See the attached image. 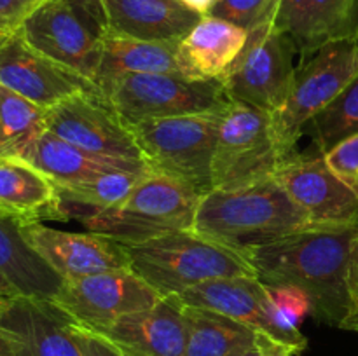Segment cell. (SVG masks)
Masks as SVG:
<instances>
[{
  "label": "cell",
  "instance_id": "obj_1",
  "mask_svg": "<svg viewBox=\"0 0 358 356\" xmlns=\"http://www.w3.org/2000/svg\"><path fill=\"white\" fill-rule=\"evenodd\" d=\"M358 223L315 225L254 248L243 255L266 285L301 286L313 302V316L343 323L348 307L346 274Z\"/></svg>",
  "mask_w": 358,
  "mask_h": 356
},
{
  "label": "cell",
  "instance_id": "obj_2",
  "mask_svg": "<svg viewBox=\"0 0 358 356\" xmlns=\"http://www.w3.org/2000/svg\"><path fill=\"white\" fill-rule=\"evenodd\" d=\"M315 227L275 178L201 198L192 230L245 255L254 248Z\"/></svg>",
  "mask_w": 358,
  "mask_h": 356
},
{
  "label": "cell",
  "instance_id": "obj_3",
  "mask_svg": "<svg viewBox=\"0 0 358 356\" xmlns=\"http://www.w3.org/2000/svg\"><path fill=\"white\" fill-rule=\"evenodd\" d=\"M205 192L178 178L147 171L121 205L84 209L62 202L63 220L76 218L90 232L129 246L166 234L192 230Z\"/></svg>",
  "mask_w": 358,
  "mask_h": 356
},
{
  "label": "cell",
  "instance_id": "obj_4",
  "mask_svg": "<svg viewBox=\"0 0 358 356\" xmlns=\"http://www.w3.org/2000/svg\"><path fill=\"white\" fill-rule=\"evenodd\" d=\"M131 269L161 295H180L185 290L217 278L254 276V267L238 251L194 230L166 234L140 244H129Z\"/></svg>",
  "mask_w": 358,
  "mask_h": 356
},
{
  "label": "cell",
  "instance_id": "obj_5",
  "mask_svg": "<svg viewBox=\"0 0 358 356\" xmlns=\"http://www.w3.org/2000/svg\"><path fill=\"white\" fill-rule=\"evenodd\" d=\"M224 107L150 119L128 128L150 170L187 181L206 194L212 191V161Z\"/></svg>",
  "mask_w": 358,
  "mask_h": 356
},
{
  "label": "cell",
  "instance_id": "obj_6",
  "mask_svg": "<svg viewBox=\"0 0 358 356\" xmlns=\"http://www.w3.org/2000/svg\"><path fill=\"white\" fill-rule=\"evenodd\" d=\"M358 75V38L332 42L296 66L287 101L273 117L283 161L296 154L304 128Z\"/></svg>",
  "mask_w": 358,
  "mask_h": 356
},
{
  "label": "cell",
  "instance_id": "obj_7",
  "mask_svg": "<svg viewBox=\"0 0 358 356\" xmlns=\"http://www.w3.org/2000/svg\"><path fill=\"white\" fill-rule=\"evenodd\" d=\"M282 163L271 114L227 101L212 161V191H236L269 180Z\"/></svg>",
  "mask_w": 358,
  "mask_h": 356
},
{
  "label": "cell",
  "instance_id": "obj_8",
  "mask_svg": "<svg viewBox=\"0 0 358 356\" xmlns=\"http://www.w3.org/2000/svg\"><path fill=\"white\" fill-rule=\"evenodd\" d=\"M126 126L150 119L203 114L229 101L222 80H199L182 73H131L100 89Z\"/></svg>",
  "mask_w": 358,
  "mask_h": 356
},
{
  "label": "cell",
  "instance_id": "obj_9",
  "mask_svg": "<svg viewBox=\"0 0 358 356\" xmlns=\"http://www.w3.org/2000/svg\"><path fill=\"white\" fill-rule=\"evenodd\" d=\"M296 54L292 42L273 21L248 31L243 51L222 79L227 98L273 115L289 98Z\"/></svg>",
  "mask_w": 358,
  "mask_h": 356
},
{
  "label": "cell",
  "instance_id": "obj_10",
  "mask_svg": "<svg viewBox=\"0 0 358 356\" xmlns=\"http://www.w3.org/2000/svg\"><path fill=\"white\" fill-rule=\"evenodd\" d=\"M161 297L128 267L66 279L51 302L80 327L101 332L126 314L149 309Z\"/></svg>",
  "mask_w": 358,
  "mask_h": 356
},
{
  "label": "cell",
  "instance_id": "obj_11",
  "mask_svg": "<svg viewBox=\"0 0 358 356\" xmlns=\"http://www.w3.org/2000/svg\"><path fill=\"white\" fill-rule=\"evenodd\" d=\"M45 129L94 156L147 164L128 126L98 93H77L48 108Z\"/></svg>",
  "mask_w": 358,
  "mask_h": 356
},
{
  "label": "cell",
  "instance_id": "obj_12",
  "mask_svg": "<svg viewBox=\"0 0 358 356\" xmlns=\"http://www.w3.org/2000/svg\"><path fill=\"white\" fill-rule=\"evenodd\" d=\"M17 31L38 52L94 84L101 61L100 34L69 2L45 0Z\"/></svg>",
  "mask_w": 358,
  "mask_h": 356
},
{
  "label": "cell",
  "instance_id": "obj_13",
  "mask_svg": "<svg viewBox=\"0 0 358 356\" xmlns=\"http://www.w3.org/2000/svg\"><path fill=\"white\" fill-rule=\"evenodd\" d=\"M273 178L315 225L358 223L357 195L332 173L320 154H292Z\"/></svg>",
  "mask_w": 358,
  "mask_h": 356
},
{
  "label": "cell",
  "instance_id": "obj_14",
  "mask_svg": "<svg viewBox=\"0 0 358 356\" xmlns=\"http://www.w3.org/2000/svg\"><path fill=\"white\" fill-rule=\"evenodd\" d=\"M0 84L42 108L55 107L77 93L100 94L91 80L38 52L20 31L0 44Z\"/></svg>",
  "mask_w": 358,
  "mask_h": 356
},
{
  "label": "cell",
  "instance_id": "obj_15",
  "mask_svg": "<svg viewBox=\"0 0 358 356\" xmlns=\"http://www.w3.org/2000/svg\"><path fill=\"white\" fill-rule=\"evenodd\" d=\"M21 234L65 281L131 267L124 244L90 230L69 232L42 222H27L21 223Z\"/></svg>",
  "mask_w": 358,
  "mask_h": 356
},
{
  "label": "cell",
  "instance_id": "obj_16",
  "mask_svg": "<svg viewBox=\"0 0 358 356\" xmlns=\"http://www.w3.org/2000/svg\"><path fill=\"white\" fill-rule=\"evenodd\" d=\"M13 356H83L72 332V318L51 300L16 295L0 313Z\"/></svg>",
  "mask_w": 358,
  "mask_h": 356
},
{
  "label": "cell",
  "instance_id": "obj_17",
  "mask_svg": "<svg viewBox=\"0 0 358 356\" xmlns=\"http://www.w3.org/2000/svg\"><path fill=\"white\" fill-rule=\"evenodd\" d=\"M100 334L128 356H185V304L180 295H164L149 309L119 318Z\"/></svg>",
  "mask_w": 358,
  "mask_h": 356
},
{
  "label": "cell",
  "instance_id": "obj_18",
  "mask_svg": "<svg viewBox=\"0 0 358 356\" xmlns=\"http://www.w3.org/2000/svg\"><path fill=\"white\" fill-rule=\"evenodd\" d=\"M273 24L301 63L324 45L358 37V0H280Z\"/></svg>",
  "mask_w": 358,
  "mask_h": 356
},
{
  "label": "cell",
  "instance_id": "obj_19",
  "mask_svg": "<svg viewBox=\"0 0 358 356\" xmlns=\"http://www.w3.org/2000/svg\"><path fill=\"white\" fill-rule=\"evenodd\" d=\"M180 299L184 300L185 306L215 311L247 325L257 334L268 335L273 341L283 344L269 316L266 285L259 278L234 276V278L210 279L182 292Z\"/></svg>",
  "mask_w": 358,
  "mask_h": 356
},
{
  "label": "cell",
  "instance_id": "obj_20",
  "mask_svg": "<svg viewBox=\"0 0 358 356\" xmlns=\"http://www.w3.org/2000/svg\"><path fill=\"white\" fill-rule=\"evenodd\" d=\"M101 31L140 40H182L201 20L178 0H107Z\"/></svg>",
  "mask_w": 358,
  "mask_h": 356
},
{
  "label": "cell",
  "instance_id": "obj_21",
  "mask_svg": "<svg viewBox=\"0 0 358 356\" xmlns=\"http://www.w3.org/2000/svg\"><path fill=\"white\" fill-rule=\"evenodd\" d=\"M248 31L215 16H203L178 42L180 73L199 80H222L247 44Z\"/></svg>",
  "mask_w": 358,
  "mask_h": 356
},
{
  "label": "cell",
  "instance_id": "obj_22",
  "mask_svg": "<svg viewBox=\"0 0 358 356\" xmlns=\"http://www.w3.org/2000/svg\"><path fill=\"white\" fill-rule=\"evenodd\" d=\"M0 213L20 222L63 220L58 188L24 159L0 157Z\"/></svg>",
  "mask_w": 358,
  "mask_h": 356
},
{
  "label": "cell",
  "instance_id": "obj_23",
  "mask_svg": "<svg viewBox=\"0 0 358 356\" xmlns=\"http://www.w3.org/2000/svg\"><path fill=\"white\" fill-rule=\"evenodd\" d=\"M21 223L0 213V276L20 295L52 300L65 279L27 243Z\"/></svg>",
  "mask_w": 358,
  "mask_h": 356
},
{
  "label": "cell",
  "instance_id": "obj_24",
  "mask_svg": "<svg viewBox=\"0 0 358 356\" xmlns=\"http://www.w3.org/2000/svg\"><path fill=\"white\" fill-rule=\"evenodd\" d=\"M100 40L101 61L94 79L98 91L131 73H180L177 58L180 40H140L112 31H101Z\"/></svg>",
  "mask_w": 358,
  "mask_h": 356
},
{
  "label": "cell",
  "instance_id": "obj_25",
  "mask_svg": "<svg viewBox=\"0 0 358 356\" xmlns=\"http://www.w3.org/2000/svg\"><path fill=\"white\" fill-rule=\"evenodd\" d=\"M23 159L37 168L41 173H44L49 180H52L56 187H66V185H73L77 181L90 180L91 177H96L103 171L115 170V168L138 171V173L150 171L147 164L124 163V161L94 156V154L86 152V150L65 142L51 131L42 133L37 142L24 154Z\"/></svg>",
  "mask_w": 358,
  "mask_h": 356
},
{
  "label": "cell",
  "instance_id": "obj_26",
  "mask_svg": "<svg viewBox=\"0 0 358 356\" xmlns=\"http://www.w3.org/2000/svg\"><path fill=\"white\" fill-rule=\"evenodd\" d=\"M185 356H243L257 348V332L229 316L185 306Z\"/></svg>",
  "mask_w": 358,
  "mask_h": 356
},
{
  "label": "cell",
  "instance_id": "obj_27",
  "mask_svg": "<svg viewBox=\"0 0 358 356\" xmlns=\"http://www.w3.org/2000/svg\"><path fill=\"white\" fill-rule=\"evenodd\" d=\"M45 115L48 108L0 84V157L23 159L38 136L48 131Z\"/></svg>",
  "mask_w": 358,
  "mask_h": 356
},
{
  "label": "cell",
  "instance_id": "obj_28",
  "mask_svg": "<svg viewBox=\"0 0 358 356\" xmlns=\"http://www.w3.org/2000/svg\"><path fill=\"white\" fill-rule=\"evenodd\" d=\"M143 175L145 173L115 168L91 177L90 180L56 188L65 205L80 206L84 209H107L121 205Z\"/></svg>",
  "mask_w": 358,
  "mask_h": 356
},
{
  "label": "cell",
  "instance_id": "obj_29",
  "mask_svg": "<svg viewBox=\"0 0 358 356\" xmlns=\"http://www.w3.org/2000/svg\"><path fill=\"white\" fill-rule=\"evenodd\" d=\"M266 292L273 325L278 330L283 344L299 355L308 348V339L301 334L299 325L308 314L313 313L311 297L296 285H266Z\"/></svg>",
  "mask_w": 358,
  "mask_h": 356
},
{
  "label": "cell",
  "instance_id": "obj_30",
  "mask_svg": "<svg viewBox=\"0 0 358 356\" xmlns=\"http://www.w3.org/2000/svg\"><path fill=\"white\" fill-rule=\"evenodd\" d=\"M320 156L343 140L358 135V75L352 84L311 121Z\"/></svg>",
  "mask_w": 358,
  "mask_h": 356
},
{
  "label": "cell",
  "instance_id": "obj_31",
  "mask_svg": "<svg viewBox=\"0 0 358 356\" xmlns=\"http://www.w3.org/2000/svg\"><path fill=\"white\" fill-rule=\"evenodd\" d=\"M278 3L280 0H217L208 16L220 17L252 31L275 20Z\"/></svg>",
  "mask_w": 358,
  "mask_h": 356
},
{
  "label": "cell",
  "instance_id": "obj_32",
  "mask_svg": "<svg viewBox=\"0 0 358 356\" xmlns=\"http://www.w3.org/2000/svg\"><path fill=\"white\" fill-rule=\"evenodd\" d=\"M332 173L357 195L358 199V135L343 140L324 154Z\"/></svg>",
  "mask_w": 358,
  "mask_h": 356
},
{
  "label": "cell",
  "instance_id": "obj_33",
  "mask_svg": "<svg viewBox=\"0 0 358 356\" xmlns=\"http://www.w3.org/2000/svg\"><path fill=\"white\" fill-rule=\"evenodd\" d=\"M72 332L83 356H128L100 332L80 327L72 320Z\"/></svg>",
  "mask_w": 358,
  "mask_h": 356
},
{
  "label": "cell",
  "instance_id": "obj_34",
  "mask_svg": "<svg viewBox=\"0 0 358 356\" xmlns=\"http://www.w3.org/2000/svg\"><path fill=\"white\" fill-rule=\"evenodd\" d=\"M44 2L45 0H0V30L9 34L17 31Z\"/></svg>",
  "mask_w": 358,
  "mask_h": 356
},
{
  "label": "cell",
  "instance_id": "obj_35",
  "mask_svg": "<svg viewBox=\"0 0 358 356\" xmlns=\"http://www.w3.org/2000/svg\"><path fill=\"white\" fill-rule=\"evenodd\" d=\"M346 292H348V307L339 328L358 332V236L353 243L350 255L348 274H346Z\"/></svg>",
  "mask_w": 358,
  "mask_h": 356
},
{
  "label": "cell",
  "instance_id": "obj_36",
  "mask_svg": "<svg viewBox=\"0 0 358 356\" xmlns=\"http://www.w3.org/2000/svg\"><path fill=\"white\" fill-rule=\"evenodd\" d=\"M65 2H69L96 34H101L105 24L103 7L107 0H65Z\"/></svg>",
  "mask_w": 358,
  "mask_h": 356
},
{
  "label": "cell",
  "instance_id": "obj_37",
  "mask_svg": "<svg viewBox=\"0 0 358 356\" xmlns=\"http://www.w3.org/2000/svg\"><path fill=\"white\" fill-rule=\"evenodd\" d=\"M294 349L282 342L273 341L264 334H257V356H294Z\"/></svg>",
  "mask_w": 358,
  "mask_h": 356
},
{
  "label": "cell",
  "instance_id": "obj_38",
  "mask_svg": "<svg viewBox=\"0 0 358 356\" xmlns=\"http://www.w3.org/2000/svg\"><path fill=\"white\" fill-rule=\"evenodd\" d=\"M178 2H182L185 7L201 14V16H208L212 13L213 6L217 3V0H178Z\"/></svg>",
  "mask_w": 358,
  "mask_h": 356
},
{
  "label": "cell",
  "instance_id": "obj_39",
  "mask_svg": "<svg viewBox=\"0 0 358 356\" xmlns=\"http://www.w3.org/2000/svg\"><path fill=\"white\" fill-rule=\"evenodd\" d=\"M7 299H9V297L0 295V313H2V307H3V304H6ZM0 356H13L10 355L9 339H7L6 332H3L2 327H0Z\"/></svg>",
  "mask_w": 358,
  "mask_h": 356
},
{
  "label": "cell",
  "instance_id": "obj_40",
  "mask_svg": "<svg viewBox=\"0 0 358 356\" xmlns=\"http://www.w3.org/2000/svg\"><path fill=\"white\" fill-rule=\"evenodd\" d=\"M0 295H3V297H16V295H20V293L16 292V288H14V286L10 285V283L7 281V279H3L2 276H0Z\"/></svg>",
  "mask_w": 358,
  "mask_h": 356
},
{
  "label": "cell",
  "instance_id": "obj_41",
  "mask_svg": "<svg viewBox=\"0 0 358 356\" xmlns=\"http://www.w3.org/2000/svg\"><path fill=\"white\" fill-rule=\"evenodd\" d=\"M9 35H10L9 31H6V30H0V44H2V42L6 40V38L9 37Z\"/></svg>",
  "mask_w": 358,
  "mask_h": 356
},
{
  "label": "cell",
  "instance_id": "obj_42",
  "mask_svg": "<svg viewBox=\"0 0 358 356\" xmlns=\"http://www.w3.org/2000/svg\"><path fill=\"white\" fill-rule=\"evenodd\" d=\"M243 356H257V348L252 349V351H248L247 355H243Z\"/></svg>",
  "mask_w": 358,
  "mask_h": 356
},
{
  "label": "cell",
  "instance_id": "obj_43",
  "mask_svg": "<svg viewBox=\"0 0 358 356\" xmlns=\"http://www.w3.org/2000/svg\"><path fill=\"white\" fill-rule=\"evenodd\" d=\"M357 38H358V37H357Z\"/></svg>",
  "mask_w": 358,
  "mask_h": 356
}]
</instances>
